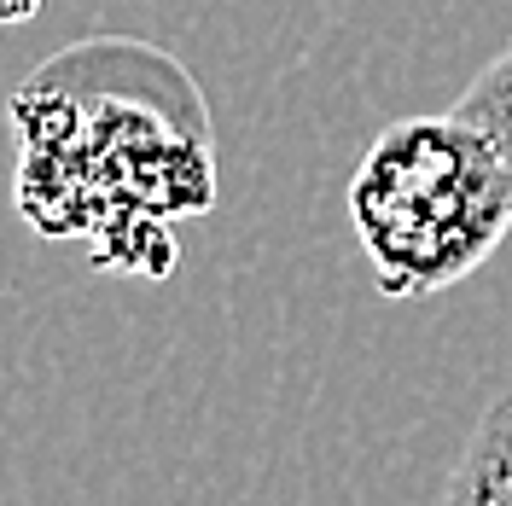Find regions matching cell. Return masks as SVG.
<instances>
[{
  "label": "cell",
  "mask_w": 512,
  "mask_h": 506,
  "mask_svg": "<svg viewBox=\"0 0 512 506\" xmlns=\"http://www.w3.org/2000/svg\"><path fill=\"white\" fill-rule=\"evenodd\" d=\"M454 117L478 128L483 140L501 152V163L512 169V47H501V53L472 76V88L454 99Z\"/></svg>",
  "instance_id": "3"
},
{
  "label": "cell",
  "mask_w": 512,
  "mask_h": 506,
  "mask_svg": "<svg viewBox=\"0 0 512 506\" xmlns=\"http://www.w3.org/2000/svg\"><path fill=\"white\" fill-rule=\"evenodd\" d=\"M350 222L384 297H437L512 233V169L454 111L402 117L355 163Z\"/></svg>",
  "instance_id": "1"
},
{
  "label": "cell",
  "mask_w": 512,
  "mask_h": 506,
  "mask_svg": "<svg viewBox=\"0 0 512 506\" xmlns=\"http://www.w3.org/2000/svg\"><path fill=\"white\" fill-rule=\"evenodd\" d=\"M41 12V0H0V24H30Z\"/></svg>",
  "instance_id": "4"
},
{
  "label": "cell",
  "mask_w": 512,
  "mask_h": 506,
  "mask_svg": "<svg viewBox=\"0 0 512 506\" xmlns=\"http://www.w3.org/2000/svg\"><path fill=\"white\" fill-rule=\"evenodd\" d=\"M448 506H512V390L489 402L448 477Z\"/></svg>",
  "instance_id": "2"
}]
</instances>
